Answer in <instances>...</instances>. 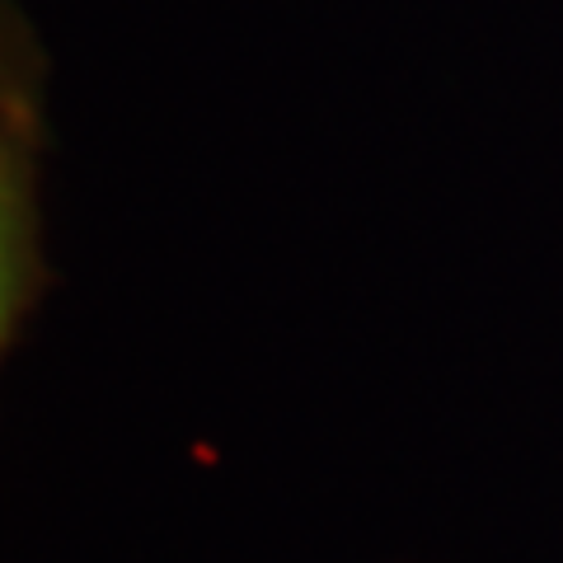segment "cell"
<instances>
[{"mask_svg": "<svg viewBox=\"0 0 563 563\" xmlns=\"http://www.w3.org/2000/svg\"><path fill=\"white\" fill-rule=\"evenodd\" d=\"M0 306H5V231H0Z\"/></svg>", "mask_w": 563, "mask_h": 563, "instance_id": "1", "label": "cell"}]
</instances>
